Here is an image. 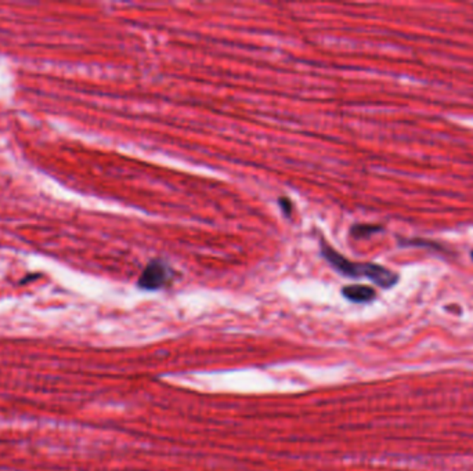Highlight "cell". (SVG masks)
<instances>
[{"label":"cell","instance_id":"cell-3","mask_svg":"<svg viewBox=\"0 0 473 471\" xmlns=\"http://www.w3.org/2000/svg\"><path fill=\"white\" fill-rule=\"evenodd\" d=\"M344 298L353 303H368L375 299V291L365 285H349L342 291Z\"/></svg>","mask_w":473,"mask_h":471},{"label":"cell","instance_id":"cell-5","mask_svg":"<svg viewBox=\"0 0 473 471\" xmlns=\"http://www.w3.org/2000/svg\"><path fill=\"white\" fill-rule=\"evenodd\" d=\"M280 206H281V211L287 214V215L291 214V211H292V204H291L287 198L280 199Z\"/></svg>","mask_w":473,"mask_h":471},{"label":"cell","instance_id":"cell-2","mask_svg":"<svg viewBox=\"0 0 473 471\" xmlns=\"http://www.w3.org/2000/svg\"><path fill=\"white\" fill-rule=\"evenodd\" d=\"M169 277H171L169 267L162 261L155 260L151 261L143 271L138 279V286L145 291H157L168 282Z\"/></svg>","mask_w":473,"mask_h":471},{"label":"cell","instance_id":"cell-1","mask_svg":"<svg viewBox=\"0 0 473 471\" xmlns=\"http://www.w3.org/2000/svg\"><path fill=\"white\" fill-rule=\"evenodd\" d=\"M321 253L339 274L346 277L367 278L384 289L394 286L399 281V275L389 268L372 263H353L334 251L327 242L321 244Z\"/></svg>","mask_w":473,"mask_h":471},{"label":"cell","instance_id":"cell-6","mask_svg":"<svg viewBox=\"0 0 473 471\" xmlns=\"http://www.w3.org/2000/svg\"><path fill=\"white\" fill-rule=\"evenodd\" d=\"M471 256H472V260H473V251H472V253H471Z\"/></svg>","mask_w":473,"mask_h":471},{"label":"cell","instance_id":"cell-4","mask_svg":"<svg viewBox=\"0 0 473 471\" xmlns=\"http://www.w3.org/2000/svg\"><path fill=\"white\" fill-rule=\"evenodd\" d=\"M381 231V227L377 225H367V224H357L351 227V235L356 238H367L375 232Z\"/></svg>","mask_w":473,"mask_h":471}]
</instances>
